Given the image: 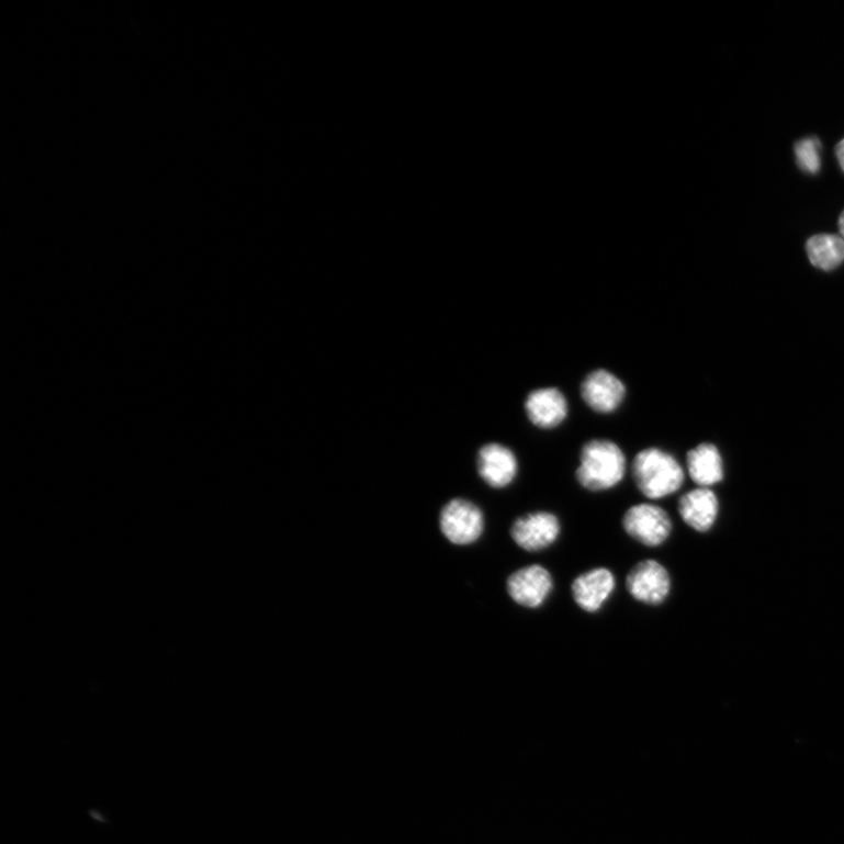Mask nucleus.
Listing matches in <instances>:
<instances>
[{"label":"nucleus","instance_id":"15","mask_svg":"<svg viewBox=\"0 0 844 844\" xmlns=\"http://www.w3.org/2000/svg\"><path fill=\"white\" fill-rule=\"evenodd\" d=\"M821 144L815 137L801 140L796 145L797 162L808 175H817L821 168Z\"/></svg>","mask_w":844,"mask_h":844},{"label":"nucleus","instance_id":"6","mask_svg":"<svg viewBox=\"0 0 844 844\" xmlns=\"http://www.w3.org/2000/svg\"><path fill=\"white\" fill-rule=\"evenodd\" d=\"M561 522L550 511H532L516 519L510 528V537L516 545L528 553H540L559 540Z\"/></svg>","mask_w":844,"mask_h":844},{"label":"nucleus","instance_id":"10","mask_svg":"<svg viewBox=\"0 0 844 844\" xmlns=\"http://www.w3.org/2000/svg\"><path fill=\"white\" fill-rule=\"evenodd\" d=\"M616 589V577L607 567L595 570L577 576L572 584V595L578 608L588 614H596L612 596Z\"/></svg>","mask_w":844,"mask_h":844},{"label":"nucleus","instance_id":"7","mask_svg":"<svg viewBox=\"0 0 844 844\" xmlns=\"http://www.w3.org/2000/svg\"><path fill=\"white\" fill-rule=\"evenodd\" d=\"M554 590V578L547 567L532 564L514 572L507 579V593L516 605L539 609Z\"/></svg>","mask_w":844,"mask_h":844},{"label":"nucleus","instance_id":"13","mask_svg":"<svg viewBox=\"0 0 844 844\" xmlns=\"http://www.w3.org/2000/svg\"><path fill=\"white\" fill-rule=\"evenodd\" d=\"M687 471L701 488H710L723 479L722 458L718 448L711 443H701L687 454Z\"/></svg>","mask_w":844,"mask_h":844},{"label":"nucleus","instance_id":"17","mask_svg":"<svg viewBox=\"0 0 844 844\" xmlns=\"http://www.w3.org/2000/svg\"><path fill=\"white\" fill-rule=\"evenodd\" d=\"M839 228H840L842 237L844 238V212L840 216Z\"/></svg>","mask_w":844,"mask_h":844},{"label":"nucleus","instance_id":"2","mask_svg":"<svg viewBox=\"0 0 844 844\" xmlns=\"http://www.w3.org/2000/svg\"><path fill=\"white\" fill-rule=\"evenodd\" d=\"M632 476L637 488L651 499L675 494L682 488L685 480L678 460L657 447L646 448L634 457Z\"/></svg>","mask_w":844,"mask_h":844},{"label":"nucleus","instance_id":"8","mask_svg":"<svg viewBox=\"0 0 844 844\" xmlns=\"http://www.w3.org/2000/svg\"><path fill=\"white\" fill-rule=\"evenodd\" d=\"M582 400L593 410L609 415L619 408L626 400L624 383L607 370H595L585 376L581 386Z\"/></svg>","mask_w":844,"mask_h":844},{"label":"nucleus","instance_id":"4","mask_svg":"<svg viewBox=\"0 0 844 844\" xmlns=\"http://www.w3.org/2000/svg\"><path fill=\"white\" fill-rule=\"evenodd\" d=\"M626 587L634 600L659 607L668 598L672 581L663 564L656 560H644L632 566Z\"/></svg>","mask_w":844,"mask_h":844},{"label":"nucleus","instance_id":"14","mask_svg":"<svg viewBox=\"0 0 844 844\" xmlns=\"http://www.w3.org/2000/svg\"><path fill=\"white\" fill-rule=\"evenodd\" d=\"M809 260L821 270L831 271L844 261V239L836 235H817L806 245Z\"/></svg>","mask_w":844,"mask_h":844},{"label":"nucleus","instance_id":"5","mask_svg":"<svg viewBox=\"0 0 844 844\" xmlns=\"http://www.w3.org/2000/svg\"><path fill=\"white\" fill-rule=\"evenodd\" d=\"M440 524L447 540L458 545L476 542L485 530L484 513L464 498L452 499L443 507Z\"/></svg>","mask_w":844,"mask_h":844},{"label":"nucleus","instance_id":"16","mask_svg":"<svg viewBox=\"0 0 844 844\" xmlns=\"http://www.w3.org/2000/svg\"><path fill=\"white\" fill-rule=\"evenodd\" d=\"M835 153L839 164L844 171V139L836 146Z\"/></svg>","mask_w":844,"mask_h":844},{"label":"nucleus","instance_id":"1","mask_svg":"<svg viewBox=\"0 0 844 844\" xmlns=\"http://www.w3.org/2000/svg\"><path fill=\"white\" fill-rule=\"evenodd\" d=\"M627 473V458L622 448L610 440L595 439L585 443L576 471L578 484L589 492L615 488Z\"/></svg>","mask_w":844,"mask_h":844},{"label":"nucleus","instance_id":"3","mask_svg":"<svg viewBox=\"0 0 844 844\" xmlns=\"http://www.w3.org/2000/svg\"><path fill=\"white\" fill-rule=\"evenodd\" d=\"M622 525L629 538L649 548L664 544L674 529L666 510L650 504L634 505L629 508L623 516Z\"/></svg>","mask_w":844,"mask_h":844},{"label":"nucleus","instance_id":"11","mask_svg":"<svg viewBox=\"0 0 844 844\" xmlns=\"http://www.w3.org/2000/svg\"><path fill=\"white\" fill-rule=\"evenodd\" d=\"M527 417L533 426L541 429H553L567 417L570 407L564 394L556 387H545L532 391L525 403Z\"/></svg>","mask_w":844,"mask_h":844},{"label":"nucleus","instance_id":"9","mask_svg":"<svg viewBox=\"0 0 844 844\" xmlns=\"http://www.w3.org/2000/svg\"><path fill=\"white\" fill-rule=\"evenodd\" d=\"M477 472L492 488H507L518 476L519 461L510 448L496 442L487 443L479 451Z\"/></svg>","mask_w":844,"mask_h":844},{"label":"nucleus","instance_id":"12","mask_svg":"<svg viewBox=\"0 0 844 844\" xmlns=\"http://www.w3.org/2000/svg\"><path fill=\"white\" fill-rule=\"evenodd\" d=\"M678 511L688 527L698 532H708L718 519L719 502L710 488L699 487L679 498Z\"/></svg>","mask_w":844,"mask_h":844}]
</instances>
